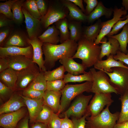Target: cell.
<instances>
[{
  "label": "cell",
  "mask_w": 128,
  "mask_h": 128,
  "mask_svg": "<svg viewBox=\"0 0 128 128\" xmlns=\"http://www.w3.org/2000/svg\"><path fill=\"white\" fill-rule=\"evenodd\" d=\"M78 47V43L70 39L58 45L43 43L42 49L45 56L44 66L46 70L54 67L56 62L59 60L72 57Z\"/></svg>",
  "instance_id": "1"
},
{
  "label": "cell",
  "mask_w": 128,
  "mask_h": 128,
  "mask_svg": "<svg viewBox=\"0 0 128 128\" xmlns=\"http://www.w3.org/2000/svg\"><path fill=\"white\" fill-rule=\"evenodd\" d=\"M77 50L72 57L82 60V64L86 68L92 66L99 60L101 49L94 42L82 37L78 42Z\"/></svg>",
  "instance_id": "2"
},
{
  "label": "cell",
  "mask_w": 128,
  "mask_h": 128,
  "mask_svg": "<svg viewBox=\"0 0 128 128\" xmlns=\"http://www.w3.org/2000/svg\"><path fill=\"white\" fill-rule=\"evenodd\" d=\"M92 82L86 81L81 84L65 85L61 90L59 110L58 115L63 111L75 97L84 92H90Z\"/></svg>",
  "instance_id": "3"
},
{
  "label": "cell",
  "mask_w": 128,
  "mask_h": 128,
  "mask_svg": "<svg viewBox=\"0 0 128 128\" xmlns=\"http://www.w3.org/2000/svg\"><path fill=\"white\" fill-rule=\"evenodd\" d=\"M110 105L97 115L93 117H87L86 124L92 128H113L119 118L120 112L111 113L109 109Z\"/></svg>",
  "instance_id": "4"
},
{
  "label": "cell",
  "mask_w": 128,
  "mask_h": 128,
  "mask_svg": "<svg viewBox=\"0 0 128 128\" xmlns=\"http://www.w3.org/2000/svg\"><path fill=\"white\" fill-rule=\"evenodd\" d=\"M90 70L92 75V85L90 92L95 93H114L118 94L115 89L110 84L108 75L101 69L96 71L92 68Z\"/></svg>",
  "instance_id": "5"
},
{
  "label": "cell",
  "mask_w": 128,
  "mask_h": 128,
  "mask_svg": "<svg viewBox=\"0 0 128 128\" xmlns=\"http://www.w3.org/2000/svg\"><path fill=\"white\" fill-rule=\"evenodd\" d=\"M112 69L111 73L104 71L109 76L110 84L118 94L122 95L128 90V69L116 67Z\"/></svg>",
  "instance_id": "6"
},
{
  "label": "cell",
  "mask_w": 128,
  "mask_h": 128,
  "mask_svg": "<svg viewBox=\"0 0 128 128\" xmlns=\"http://www.w3.org/2000/svg\"><path fill=\"white\" fill-rule=\"evenodd\" d=\"M92 97V95L85 96L82 93L79 95L64 112V115L68 118L71 116L77 118L82 117L87 113L88 103Z\"/></svg>",
  "instance_id": "7"
},
{
  "label": "cell",
  "mask_w": 128,
  "mask_h": 128,
  "mask_svg": "<svg viewBox=\"0 0 128 128\" xmlns=\"http://www.w3.org/2000/svg\"><path fill=\"white\" fill-rule=\"evenodd\" d=\"M17 72V78L15 89L23 90L27 87L40 71L38 66L35 63L28 68Z\"/></svg>",
  "instance_id": "8"
},
{
  "label": "cell",
  "mask_w": 128,
  "mask_h": 128,
  "mask_svg": "<svg viewBox=\"0 0 128 128\" xmlns=\"http://www.w3.org/2000/svg\"><path fill=\"white\" fill-rule=\"evenodd\" d=\"M111 93H95L88 105L87 111L91 117L100 114L104 107L111 105L113 102Z\"/></svg>",
  "instance_id": "9"
},
{
  "label": "cell",
  "mask_w": 128,
  "mask_h": 128,
  "mask_svg": "<svg viewBox=\"0 0 128 128\" xmlns=\"http://www.w3.org/2000/svg\"><path fill=\"white\" fill-rule=\"evenodd\" d=\"M113 16L112 19L103 22L100 32L94 41L95 44L98 45L101 43L102 39L110 32L114 25L118 21L126 19L125 17L121 18L123 15H125L127 13V10L123 8L119 9L116 7L113 10Z\"/></svg>",
  "instance_id": "10"
},
{
  "label": "cell",
  "mask_w": 128,
  "mask_h": 128,
  "mask_svg": "<svg viewBox=\"0 0 128 128\" xmlns=\"http://www.w3.org/2000/svg\"><path fill=\"white\" fill-rule=\"evenodd\" d=\"M22 10L25 18V22L29 39L38 37L41 35L42 30L40 20L31 15L23 7Z\"/></svg>",
  "instance_id": "11"
},
{
  "label": "cell",
  "mask_w": 128,
  "mask_h": 128,
  "mask_svg": "<svg viewBox=\"0 0 128 128\" xmlns=\"http://www.w3.org/2000/svg\"><path fill=\"white\" fill-rule=\"evenodd\" d=\"M66 13L62 8L55 5L48 8L46 14L40 19L42 27L47 28L50 25L59 20L66 18Z\"/></svg>",
  "instance_id": "12"
},
{
  "label": "cell",
  "mask_w": 128,
  "mask_h": 128,
  "mask_svg": "<svg viewBox=\"0 0 128 128\" xmlns=\"http://www.w3.org/2000/svg\"><path fill=\"white\" fill-rule=\"evenodd\" d=\"M29 39L28 36L24 32L19 30H14L5 42L2 47L16 46L26 47L31 45L29 42Z\"/></svg>",
  "instance_id": "13"
},
{
  "label": "cell",
  "mask_w": 128,
  "mask_h": 128,
  "mask_svg": "<svg viewBox=\"0 0 128 128\" xmlns=\"http://www.w3.org/2000/svg\"><path fill=\"white\" fill-rule=\"evenodd\" d=\"M25 113V110L21 108L16 111L1 114L0 126L4 128H15Z\"/></svg>",
  "instance_id": "14"
},
{
  "label": "cell",
  "mask_w": 128,
  "mask_h": 128,
  "mask_svg": "<svg viewBox=\"0 0 128 128\" xmlns=\"http://www.w3.org/2000/svg\"><path fill=\"white\" fill-rule=\"evenodd\" d=\"M28 41L33 48V62L38 65L40 72H45L47 70L44 66V60L43 57L42 46L43 43L37 37L29 39Z\"/></svg>",
  "instance_id": "15"
},
{
  "label": "cell",
  "mask_w": 128,
  "mask_h": 128,
  "mask_svg": "<svg viewBox=\"0 0 128 128\" xmlns=\"http://www.w3.org/2000/svg\"><path fill=\"white\" fill-rule=\"evenodd\" d=\"M100 46L101 49L99 60H102L105 56L108 57L110 55H116L119 50V44L116 39L111 37L107 39L105 37L101 40Z\"/></svg>",
  "instance_id": "16"
},
{
  "label": "cell",
  "mask_w": 128,
  "mask_h": 128,
  "mask_svg": "<svg viewBox=\"0 0 128 128\" xmlns=\"http://www.w3.org/2000/svg\"><path fill=\"white\" fill-rule=\"evenodd\" d=\"M23 55L32 59L33 50L31 45L24 48L16 46L7 47H0V57H6L9 56Z\"/></svg>",
  "instance_id": "17"
},
{
  "label": "cell",
  "mask_w": 128,
  "mask_h": 128,
  "mask_svg": "<svg viewBox=\"0 0 128 128\" xmlns=\"http://www.w3.org/2000/svg\"><path fill=\"white\" fill-rule=\"evenodd\" d=\"M26 105L20 94H13L10 99L0 108V114L7 113L17 111Z\"/></svg>",
  "instance_id": "18"
},
{
  "label": "cell",
  "mask_w": 128,
  "mask_h": 128,
  "mask_svg": "<svg viewBox=\"0 0 128 128\" xmlns=\"http://www.w3.org/2000/svg\"><path fill=\"white\" fill-rule=\"evenodd\" d=\"M6 58L8 61L9 68L16 71L28 68L35 63L32 59L23 55L9 56Z\"/></svg>",
  "instance_id": "19"
},
{
  "label": "cell",
  "mask_w": 128,
  "mask_h": 128,
  "mask_svg": "<svg viewBox=\"0 0 128 128\" xmlns=\"http://www.w3.org/2000/svg\"><path fill=\"white\" fill-rule=\"evenodd\" d=\"M20 95L28 109L30 121H35L44 105L43 98L39 99H33L26 97L23 95Z\"/></svg>",
  "instance_id": "20"
},
{
  "label": "cell",
  "mask_w": 128,
  "mask_h": 128,
  "mask_svg": "<svg viewBox=\"0 0 128 128\" xmlns=\"http://www.w3.org/2000/svg\"><path fill=\"white\" fill-rule=\"evenodd\" d=\"M61 95V91L46 90L43 97L44 105L50 108L54 113L57 114L60 108Z\"/></svg>",
  "instance_id": "21"
},
{
  "label": "cell",
  "mask_w": 128,
  "mask_h": 128,
  "mask_svg": "<svg viewBox=\"0 0 128 128\" xmlns=\"http://www.w3.org/2000/svg\"><path fill=\"white\" fill-rule=\"evenodd\" d=\"M59 61L64 66L66 71L71 74L78 75L87 72L85 70L87 68L82 64L76 62L72 57L62 58L59 60Z\"/></svg>",
  "instance_id": "22"
},
{
  "label": "cell",
  "mask_w": 128,
  "mask_h": 128,
  "mask_svg": "<svg viewBox=\"0 0 128 128\" xmlns=\"http://www.w3.org/2000/svg\"><path fill=\"white\" fill-rule=\"evenodd\" d=\"M113 56L111 55L105 60H99L94 65V68L99 70L102 69L108 73L112 72V68L115 67H121L128 69V67L124 65L123 62L115 60Z\"/></svg>",
  "instance_id": "23"
},
{
  "label": "cell",
  "mask_w": 128,
  "mask_h": 128,
  "mask_svg": "<svg viewBox=\"0 0 128 128\" xmlns=\"http://www.w3.org/2000/svg\"><path fill=\"white\" fill-rule=\"evenodd\" d=\"M61 2L62 5L68 9L69 17L72 20L82 22L87 21V16L73 3L69 0H61Z\"/></svg>",
  "instance_id": "24"
},
{
  "label": "cell",
  "mask_w": 128,
  "mask_h": 128,
  "mask_svg": "<svg viewBox=\"0 0 128 128\" xmlns=\"http://www.w3.org/2000/svg\"><path fill=\"white\" fill-rule=\"evenodd\" d=\"M37 38L43 43L57 44L60 41L59 31L55 25L49 26Z\"/></svg>",
  "instance_id": "25"
},
{
  "label": "cell",
  "mask_w": 128,
  "mask_h": 128,
  "mask_svg": "<svg viewBox=\"0 0 128 128\" xmlns=\"http://www.w3.org/2000/svg\"><path fill=\"white\" fill-rule=\"evenodd\" d=\"M113 10L112 9L107 8L100 1L93 10L87 16V21L91 23L98 20L101 16H104L107 18H109L112 15Z\"/></svg>",
  "instance_id": "26"
},
{
  "label": "cell",
  "mask_w": 128,
  "mask_h": 128,
  "mask_svg": "<svg viewBox=\"0 0 128 128\" xmlns=\"http://www.w3.org/2000/svg\"><path fill=\"white\" fill-rule=\"evenodd\" d=\"M17 78V71L11 68H8L0 73V81L14 90H15Z\"/></svg>",
  "instance_id": "27"
},
{
  "label": "cell",
  "mask_w": 128,
  "mask_h": 128,
  "mask_svg": "<svg viewBox=\"0 0 128 128\" xmlns=\"http://www.w3.org/2000/svg\"><path fill=\"white\" fill-rule=\"evenodd\" d=\"M102 22L99 19L94 24L86 27L83 31V37L94 42L100 32Z\"/></svg>",
  "instance_id": "28"
},
{
  "label": "cell",
  "mask_w": 128,
  "mask_h": 128,
  "mask_svg": "<svg viewBox=\"0 0 128 128\" xmlns=\"http://www.w3.org/2000/svg\"><path fill=\"white\" fill-rule=\"evenodd\" d=\"M82 22L71 20L68 22V28L70 34V40L78 42L83 37Z\"/></svg>",
  "instance_id": "29"
},
{
  "label": "cell",
  "mask_w": 128,
  "mask_h": 128,
  "mask_svg": "<svg viewBox=\"0 0 128 128\" xmlns=\"http://www.w3.org/2000/svg\"><path fill=\"white\" fill-rule=\"evenodd\" d=\"M55 25L59 31L60 43L70 39V34L68 28V21L66 18L60 19L55 23Z\"/></svg>",
  "instance_id": "30"
},
{
  "label": "cell",
  "mask_w": 128,
  "mask_h": 128,
  "mask_svg": "<svg viewBox=\"0 0 128 128\" xmlns=\"http://www.w3.org/2000/svg\"><path fill=\"white\" fill-rule=\"evenodd\" d=\"M108 37L114 38L118 41L119 44L120 51L125 54L128 52L127 49L128 44V23L123 27L120 33Z\"/></svg>",
  "instance_id": "31"
},
{
  "label": "cell",
  "mask_w": 128,
  "mask_h": 128,
  "mask_svg": "<svg viewBox=\"0 0 128 128\" xmlns=\"http://www.w3.org/2000/svg\"><path fill=\"white\" fill-rule=\"evenodd\" d=\"M24 0H17L12 5L11 9L13 13V20L17 25L21 24L23 21L24 14L22 9Z\"/></svg>",
  "instance_id": "32"
},
{
  "label": "cell",
  "mask_w": 128,
  "mask_h": 128,
  "mask_svg": "<svg viewBox=\"0 0 128 128\" xmlns=\"http://www.w3.org/2000/svg\"><path fill=\"white\" fill-rule=\"evenodd\" d=\"M121 104V111L116 123L128 121V90L119 98Z\"/></svg>",
  "instance_id": "33"
},
{
  "label": "cell",
  "mask_w": 128,
  "mask_h": 128,
  "mask_svg": "<svg viewBox=\"0 0 128 128\" xmlns=\"http://www.w3.org/2000/svg\"><path fill=\"white\" fill-rule=\"evenodd\" d=\"M63 80L66 83L69 82H81L84 81L92 82V75L90 70L81 75H75L68 73L65 75Z\"/></svg>",
  "instance_id": "34"
},
{
  "label": "cell",
  "mask_w": 128,
  "mask_h": 128,
  "mask_svg": "<svg viewBox=\"0 0 128 128\" xmlns=\"http://www.w3.org/2000/svg\"><path fill=\"white\" fill-rule=\"evenodd\" d=\"M66 71L65 68L62 65L52 70H48L44 73L47 81L63 79Z\"/></svg>",
  "instance_id": "35"
},
{
  "label": "cell",
  "mask_w": 128,
  "mask_h": 128,
  "mask_svg": "<svg viewBox=\"0 0 128 128\" xmlns=\"http://www.w3.org/2000/svg\"><path fill=\"white\" fill-rule=\"evenodd\" d=\"M44 72H40L27 87L41 91L46 90L47 81Z\"/></svg>",
  "instance_id": "36"
},
{
  "label": "cell",
  "mask_w": 128,
  "mask_h": 128,
  "mask_svg": "<svg viewBox=\"0 0 128 128\" xmlns=\"http://www.w3.org/2000/svg\"><path fill=\"white\" fill-rule=\"evenodd\" d=\"M54 113L50 108L44 105L42 110L36 118L35 121L48 125Z\"/></svg>",
  "instance_id": "37"
},
{
  "label": "cell",
  "mask_w": 128,
  "mask_h": 128,
  "mask_svg": "<svg viewBox=\"0 0 128 128\" xmlns=\"http://www.w3.org/2000/svg\"><path fill=\"white\" fill-rule=\"evenodd\" d=\"M23 7L31 15L40 20L42 16L38 11L35 0H25Z\"/></svg>",
  "instance_id": "38"
},
{
  "label": "cell",
  "mask_w": 128,
  "mask_h": 128,
  "mask_svg": "<svg viewBox=\"0 0 128 128\" xmlns=\"http://www.w3.org/2000/svg\"><path fill=\"white\" fill-rule=\"evenodd\" d=\"M17 0H9L0 3V13L2 14L9 19L13 20L12 6Z\"/></svg>",
  "instance_id": "39"
},
{
  "label": "cell",
  "mask_w": 128,
  "mask_h": 128,
  "mask_svg": "<svg viewBox=\"0 0 128 128\" xmlns=\"http://www.w3.org/2000/svg\"><path fill=\"white\" fill-rule=\"evenodd\" d=\"M45 91L27 87L23 90V96L29 98L39 99L43 98Z\"/></svg>",
  "instance_id": "40"
},
{
  "label": "cell",
  "mask_w": 128,
  "mask_h": 128,
  "mask_svg": "<svg viewBox=\"0 0 128 128\" xmlns=\"http://www.w3.org/2000/svg\"><path fill=\"white\" fill-rule=\"evenodd\" d=\"M66 84L63 79L47 81L46 90L54 91H61L65 86Z\"/></svg>",
  "instance_id": "41"
},
{
  "label": "cell",
  "mask_w": 128,
  "mask_h": 128,
  "mask_svg": "<svg viewBox=\"0 0 128 128\" xmlns=\"http://www.w3.org/2000/svg\"><path fill=\"white\" fill-rule=\"evenodd\" d=\"M14 29L13 26L0 28V47H3L4 43L12 33Z\"/></svg>",
  "instance_id": "42"
},
{
  "label": "cell",
  "mask_w": 128,
  "mask_h": 128,
  "mask_svg": "<svg viewBox=\"0 0 128 128\" xmlns=\"http://www.w3.org/2000/svg\"><path fill=\"white\" fill-rule=\"evenodd\" d=\"M90 115V114L87 111L86 114L80 118L72 117L71 120L74 128H85L87 122L86 118Z\"/></svg>",
  "instance_id": "43"
},
{
  "label": "cell",
  "mask_w": 128,
  "mask_h": 128,
  "mask_svg": "<svg viewBox=\"0 0 128 128\" xmlns=\"http://www.w3.org/2000/svg\"><path fill=\"white\" fill-rule=\"evenodd\" d=\"M126 19L118 21L113 27L110 32L106 36L108 37L116 34L119 31L128 23V15L125 17Z\"/></svg>",
  "instance_id": "44"
},
{
  "label": "cell",
  "mask_w": 128,
  "mask_h": 128,
  "mask_svg": "<svg viewBox=\"0 0 128 128\" xmlns=\"http://www.w3.org/2000/svg\"><path fill=\"white\" fill-rule=\"evenodd\" d=\"M63 119L54 113L48 124L49 128H60Z\"/></svg>",
  "instance_id": "45"
},
{
  "label": "cell",
  "mask_w": 128,
  "mask_h": 128,
  "mask_svg": "<svg viewBox=\"0 0 128 128\" xmlns=\"http://www.w3.org/2000/svg\"><path fill=\"white\" fill-rule=\"evenodd\" d=\"M84 1L87 4L85 13L88 16L93 10L99 2L97 0H84Z\"/></svg>",
  "instance_id": "46"
},
{
  "label": "cell",
  "mask_w": 128,
  "mask_h": 128,
  "mask_svg": "<svg viewBox=\"0 0 128 128\" xmlns=\"http://www.w3.org/2000/svg\"><path fill=\"white\" fill-rule=\"evenodd\" d=\"M38 11L42 17L46 13L48 9L46 1L43 0H35Z\"/></svg>",
  "instance_id": "47"
},
{
  "label": "cell",
  "mask_w": 128,
  "mask_h": 128,
  "mask_svg": "<svg viewBox=\"0 0 128 128\" xmlns=\"http://www.w3.org/2000/svg\"><path fill=\"white\" fill-rule=\"evenodd\" d=\"M13 89L7 87L0 81V95L4 98L13 94Z\"/></svg>",
  "instance_id": "48"
},
{
  "label": "cell",
  "mask_w": 128,
  "mask_h": 128,
  "mask_svg": "<svg viewBox=\"0 0 128 128\" xmlns=\"http://www.w3.org/2000/svg\"><path fill=\"white\" fill-rule=\"evenodd\" d=\"M14 23L13 20L11 19L2 14H0V28L13 26Z\"/></svg>",
  "instance_id": "49"
},
{
  "label": "cell",
  "mask_w": 128,
  "mask_h": 128,
  "mask_svg": "<svg viewBox=\"0 0 128 128\" xmlns=\"http://www.w3.org/2000/svg\"><path fill=\"white\" fill-rule=\"evenodd\" d=\"M113 57L115 60H120L128 65V52L125 54L119 50L114 55Z\"/></svg>",
  "instance_id": "50"
},
{
  "label": "cell",
  "mask_w": 128,
  "mask_h": 128,
  "mask_svg": "<svg viewBox=\"0 0 128 128\" xmlns=\"http://www.w3.org/2000/svg\"><path fill=\"white\" fill-rule=\"evenodd\" d=\"M63 118L60 128H74L73 123L66 115Z\"/></svg>",
  "instance_id": "51"
},
{
  "label": "cell",
  "mask_w": 128,
  "mask_h": 128,
  "mask_svg": "<svg viewBox=\"0 0 128 128\" xmlns=\"http://www.w3.org/2000/svg\"><path fill=\"white\" fill-rule=\"evenodd\" d=\"M8 68V62L7 58L0 57V73Z\"/></svg>",
  "instance_id": "52"
},
{
  "label": "cell",
  "mask_w": 128,
  "mask_h": 128,
  "mask_svg": "<svg viewBox=\"0 0 128 128\" xmlns=\"http://www.w3.org/2000/svg\"><path fill=\"white\" fill-rule=\"evenodd\" d=\"M70 1L76 5L78 6L83 13H85V9L83 4L82 0H69Z\"/></svg>",
  "instance_id": "53"
},
{
  "label": "cell",
  "mask_w": 128,
  "mask_h": 128,
  "mask_svg": "<svg viewBox=\"0 0 128 128\" xmlns=\"http://www.w3.org/2000/svg\"><path fill=\"white\" fill-rule=\"evenodd\" d=\"M29 119L28 117L24 118L21 122L17 128H29Z\"/></svg>",
  "instance_id": "54"
},
{
  "label": "cell",
  "mask_w": 128,
  "mask_h": 128,
  "mask_svg": "<svg viewBox=\"0 0 128 128\" xmlns=\"http://www.w3.org/2000/svg\"><path fill=\"white\" fill-rule=\"evenodd\" d=\"M31 128H49L48 125L44 123L36 122L32 126Z\"/></svg>",
  "instance_id": "55"
},
{
  "label": "cell",
  "mask_w": 128,
  "mask_h": 128,
  "mask_svg": "<svg viewBox=\"0 0 128 128\" xmlns=\"http://www.w3.org/2000/svg\"><path fill=\"white\" fill-rule=\"evenodd\" d=\"M113 128H128V121L121 123H116Z\"/></svg>",
  "instance_id": "56"
},
{
  "label": "cell",
  "mask_w": 128,
  "mask_h": 128,
  "mask_svg": "<svg viewBox=\"0 0 128 128\" xmlns=\"http://www.w3.org/2000/svg\"><path fill=\"white\" fill-rule=\"evenodd\" d=\"M122 4L125 8V9L127 11L128 10V0H123Z\"/></svg>",
  "instance_id": "57"
},
{
  "label": "cell",
  "mask_w": 128,
  "mask_h": 128,
  "mask_svg": "<svg viewBox=\"0 0 128 128\" xmlns=\"http://www.w3.org/2000/svg\"><path fill=\"white\" fill-rule=\"evenodd\" d=\"M85 128H92L86 124V126Z\"/></svg>",
  "instance_id": "58"
},
{
  "label": "cell",
  "mask_w": 128,
  "mask_h": 128,
  "mask_svg": "<svg viewBox=\"0 0 128 128\" xmlns=\"http://www.w3.org/2000/svg\"><path fill=\"white\" fill-rule=\"evenodd\" d=\"M1 128H3V127H2Z\"/></svg>",
  "instance_id": "59"
}]
</instances>
